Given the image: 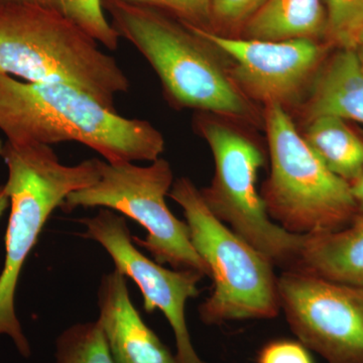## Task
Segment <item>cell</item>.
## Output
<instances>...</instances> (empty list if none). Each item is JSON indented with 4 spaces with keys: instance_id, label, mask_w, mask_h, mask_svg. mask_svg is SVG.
<instances>
[{
    "instance_id": "6da1fadb",
    "label": "cell",
    "mask_w": 363,
    "mask_h": 363,
    "mask_svg": "<svg viewBox=\"0 0 363 363\" xmlns=\"http://www.w3.org/2000/svg\"><path fill=\"white\" fill-rule=\"evenodd\" d=\"M0 130L6 140L54 145L74 142L109 164L154 162L164 150L161 131L128 118L65 84L26 82L0 74Z\"/></svg>"
},
{
    "instance_id": "e0dca14e",
    "label": "cell",
    "mask_w": 363,
    "mask_h": 363,
    "mask_svg": "<svg viewBox=\"0 0 363 363\" xmlns=\"http://www.w3.org/2000/svg\"><path fill=\"white\" fill-rule=\"evenodd\" d=\"M56 363H116L96 321L76 323L56 339Z\"/></svg>"
},
{
    "instance_id": "52a82bcc",
    "label": "cell",
    "mask_w": 363,
    "mask_h": 363,
    "mask_svg": "<svg viewBox=\"0 0 363 363\" xmlns=\"http://www.w3.org/2000/svg\"><path fill=\"white\" fill-rule=\"evenodd\" d=\"M225 117L196 112V133L209 145L214 176L200 189L205 204L234 233L283 271L297 264L305 235L289 233L272 220L257 188L266 157L262 147Z\"/></svg>"
},
{
    "instance_id": "277c9868",
    "label": "cell",
    "mask_w": 363,
    "mask_h": 363,
    "mask_svg": "<svg viewBox=\"0 0 363 363\" xmlns=\"http://www.w3.org/2000/svg\"><path fill=\"white\" fill-rule=\"evenodd\" d=\"M1 157L7 168L4 187L11 212L0 274V336H9L21 357L28 358L32 347L16 311L21 271L52 212L71 193L100 178L104 160L93 157L68 166L62 164L51 145L11 140L4 143Z\"/></svg>"
},
{
    "instance_id": "30bf717a",
    "label": "cell",
    "mask_w": 363,
    "mask_h": 363,
    "mask_svg": "<svg viewBox=\"0 0 363 363\" xmlns=\"http://www.w3.org/2000/svg\"><path fill=\"white\" fill-rule=\"evenodd\" d=\"M83 238L96 241L113 260L117 272L140 288L147 313L161 311L174 332L178 363H207L196 351L186 320V306L198 297V284L204 274L195 271L167 269L135 247L123 215L100 208L94 216L81 219Z\"/></svg>"
},
{
    "instance_id": "7a4b0ae2",
    "label": "cell",
    "mask_w": 363,
    "mask_h": 363,
    "mask_svg": "<svg viewBox=\"0 0 363 363\" xmlns=\"http://www.w3.org/2000/svg\"><path fill=\"white\" fill-rule=\"evenodd\" d=\"M106 2L119 37L150 64L172 106L260 123L257 107L238 89L216 48L156 9L121 0Z\"/></svg>"
},
{
    "instance_id": "d4e9b609",
    "label": "cell",
    "mask_w": 363,
    "mask_h": 363,
    "mask_svg": "<svg viewBox=\"0 0 363 363\" xmlns=\"http://www.w3.org/2000/svg\"><path fill=\"white\" fill-rule=\"evenodd\" d=\"M354 52L355 54H357L360 65H362L363 68V33H362V35H360L359 40H358L357 47H355L354 49Z\"/></svg>"
},
{
    "instance_id": "ffe728a7",
    "label": "cell",
    "mask_w": 363,
    "mask_h": 363,
    "mask_svg": "<svg viewBox=\"0 0 363 363\" xmlns=\"http://www.w3.org/2000/svg\"><path fill=\"white\" fill-rule=\"evenodd\" d=\"M126 4L149 7L152 9H164L175 13L187 25L208 28L211 23V0H121Z\"/></svg>"
},
{
    "instance_id": "603a6c76",
    "label": "cell",
    "mask_w": 363,
    "mask_h": 363,
    "mask_svg": "<svg viewBox=\"0 0 363 363\" xmlns=\"http://www.w3.org/2000/svg\"><path fill=\"white\" fill-rule=\"evenodd\" d=\"M351 193L357 203V212H363V169L360 175L350 183Z\"/></svg>"
},
{
    "instance_id": "ba28073f",
    "label": "cell",
    "mask_w": 363,
    "mask_h": 363,
    "mask_svg": "<svg viewBox=\"0 0 363 363\" xmlns=\"http://www.w3.org/2000/svg\"><path fill=\"white\" fill-rule=\"evenodd\" d=\"M173 183L171 164L162 157L147 166L104 160L100 178L71 193L60 208L66 213L77 208H105L128 217L147 230L145 238L133 236V242L157 264L210 277L209 267L191 242L187 222L177 218L167 205Z\"/></svg>"
},
{
    "instance_id": "3957f363",
    "label": "cell",
    "mask_w": 363,
    "mask_h": 363,
    "mask_svg": "<svg viewBox=\"0 0 363 363\" xmlns=\"http://www.w3.org/2000/svg\"><path fill=\"white\" fill-rule=\"evenodd\" d=\"M0 74L77 87L116 111L130 81L114 57L64 16L39 4L0 6Z\"/></svg>"
},
{
    "instance_id": "4fadbf2b",
    "label": "cell",
    "mask_w": 363,
    "mask_h": 363,
    "mask_svg": "<svg viewBox=\"0 0 363 363\" xmlns=\"http://www.w3.org/2000/svg\"><path fill=\"white\" fill-rule=\"evenodd\" d=\"M292 269L363 288V212L338 230L305 235Z\"/></svg>"
},
{
    "instance_id": "9c48e42d",
    "label": "cell",
    "mask_w": 363,
    "mask_h": 363,
    "mask_svg": "<svg viewBox=\"0 0 363 363\" xmlns=\"http://www.w3.org/2000/svg\"><path fill=\"white\" fill-rule=\"evenodd\" d=\"M281 310L296 337L327 363H363V288L286 269Z\"/></svg>"
},
{
    "instance_id": "484cf974",
    "label": "cell",
    "mask_w": 363,
    "mask_h": 363,
    "mask_svg": "<svg viewBox=\"0 0 363 363\" xmlns=\"http://www.w3.org/2000/svg\"><path fill=\"white\" fill-rule=\"evenodd\" d=\"M11 4H39V0H0V6Z\"/></svg>"
},
{
    "instance_id": "8fae6325",
    "label": "cell",
    "mask_w": 363,
    "mask_h": 363,
    "mask_svg": "<svg viewBox=\"0 0 363 363\" xmlns=\"http://www.w3.org/2000/svg\"><path fill=\"white\" fill-rule=\"evenodd\" d=\"M230 61L231 78L252 101L286 108L298 101L321 68L325 49L317 40L230 38L187 25Z\"/></svg>"
},
{
    "instance_id": "5bb4252c",
    "label": "cell",
    "mask_w": 363,
    "mask_h": 363,
    "mask_svg": "<svg viewBox=\"0 0 363 363\" xmlns=\"http://www.w3.org/2000/svg\"><path fill=\"white\" fill-rule=\"evenodd\" d=\"M306 121L334 116L363 123V68L354 50L340 49L313 81Z\"/></svg>"
},
{
    "instance_id": "5b68a950",
    "label": "cell",
    "mask_w": 363,
    "mask_h": 363,
    "mask_svg": "<svg viewBox=\"0 0 363 363\" xmlns=\"http://www.w3.org/2000/svg\"><path fill=\"white\" fill-rule=\"evenodd\" d=\"M169 197L183 209L191 242L213 279V292L198 309L203 323L214 326L278 316L281 304L274 264L210 211L188 177L174 181Z\"/></svg>"
},
{
    "instance_id": "8992f818",
    "label": "cell",
    "mask_w": 363,
    "mask_h": 363,
    "mask_svg": "<svg viewBox=\"0 0 363 363\" xmlns=\"http://www.w3.org/2000/svg\"><path fill=\"white\" fill-rule=\"evenodd\" d=\"M264 124L271 173L260 195L272 220L300 235L348 225L358 211L350 184L318 159L283 106L266 105Z\"/></svg>"
},
{
    "instance_id": "9a60e30c",
    "label": "cell",
    "mask_w": 363,
    "mask_h": 363,
    "mask_svg": "<svg viewBox=\"0 0 363 363\" xmlns=\"http://www.w3.org/2000/svg\"><path fill=\"white\" fill-rule=\"evenodd\" d=\"M243 32L250 40H317L327 33L323 0H266Z\"/></svg>"
},
{
    "instance_id": "7402d4cb",
    "label": "cell",
    "mask_w": 363,
    "mask_h": 363,
    "mask_svg": "<svg viewBox=\"0 0 363 363\" xmlns=\"http://www.w3.org/2000/svg\"><path fill=\"white\" fill-rule=\"evenodd\" d=\"M257 363H314L307 348L300 341L279 339L267 343L260 350Z\"/></svg>"
},
{
    "instance_id": "d6986e66",
    "label": "cell",
    "mask_w": 363,
    "mask_h": 363,
    "mask_svg": "<svg viewBox=\"0 0 363 363\" xmlns=\"http://www.w3.org/2000/svg\"><path fill=\"white\" fill-rule=\"evenodd\" d=\"M327 33L340 49L354 50L363 33V0H324Z\"/></svg>"
},
{
    "instance_id": "cb8c5ba5",
    "label": "cell",
    "mask_w": 363,
    "mask_h": 363,
    "mask_svg": "<svg viewBox=\"0 0 363 363\" xmlns=\"http://www.w3.org/2000/svg\"><path fill=\"white\" fill-rule=\"evenodd\" d=\"M9 206V197L4 185L0 186V218Z\"/></svg>"
},
{
    "instance_id": "2e32d148",
    "label": "cell",
    "mask_w": 363,
    "mask_h": 363,
    "mask_svg": "<svg viewBox=\"0 0 363 363\" xmlns=\"http://www.w3.org/2000/svg\"><path fill=\"white\" fill-rule=\"evenodd\" d=\"M325 166L332 173L352 183L363 169V140L345 119L334 116H320L307 121L302 135Z\"/></svg>"
},
{
    "instance_id": "ac0fdd59",
    "label": "cell",
    "mask_w": 363,
    "mask_h": 363,
    "mask_svg": "<svg viewBox=\"0 0 363 363\" xmlns=\"http://www.w3.org/2000/svg\"><path fill=\"white\" fill-rule=\"evenodd\" d=\"M39 4L57 11L107 49L118 47V33L107 21L102 0H39Z\"/></svg>"
},
{
    "instance_id": "4316f807",
    "label": "cell",
    "mask_w": 363,
    "mask_h": 363,
    "mask_svg": "<svg viewBox=\"0 0 363 363\" xmlns=\"http://www.w3.org/2000/svg\"><path fill=\"white\" fill-rule=\"evenodd\" d=\"M2 149H4V143L0 140V157H1Z\"/></svg>"
},
{
    "instance_id": "7c38bea8",
    "label": "cell",
    "mask_w": 363,
    "mask_h": 363,
    "mask_svg": "<svg viewBox=\"0 0 363 363\" xmlns=\"http://www.w3.org/2000/svg\"><path fill=\"white\" fill-rule=\"evenodd\" d=\"M97 305V320L116 363H178L143 321L131 301L125 277L116 269L102 277Z\"/></svg>"
},
{
    "instance_id": "44dd1931",
    "label": "cell",
    "mask_w": 363,
    "mask_h": 363,
    "mask_svg": "<svg viewBox=\"0 0 363 363\" xmlns=\"http://www.w3.org/2000/svg\"><path fill=\"white\" fill-rule=\"evenodd\" d=\"M266 0H211L212 20L224 26L245 25Z\"/></svg>"
}]
</instances>
